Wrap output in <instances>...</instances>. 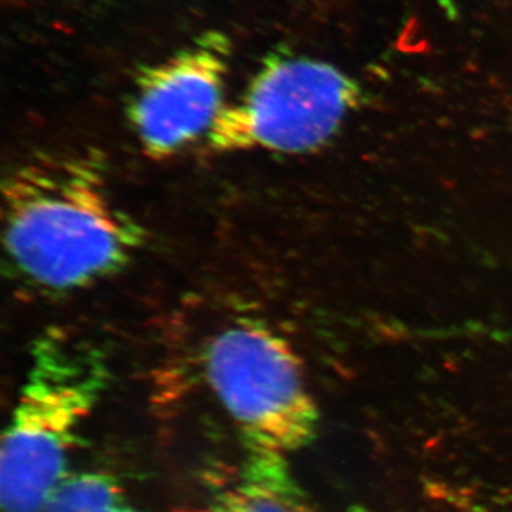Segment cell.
Segmentation results:
<instances>
[{
	"label": "cell",
	"mask_w": 512,
	"mask_h": 512,
	"mask_svg": "<svg viewBox=\"0 0 512 512\" xmlns=\"http://www.w3.org/2000/svg\"><path fill=\"white\" fill-rule=\"evenodd\" d=\"M229 59L228 36L207 32L138 73L127 113L147 157L167 160L208 137L225 109Z\"/></svg>",
	"instance_id": "5b68a950"
},
{
	"label": "cell",
	"mask_w": 512,
	"mask_h": 512,
	"mask_svg": "<svg viewBox=\"0 0 512 512\" xmlns=\"http://www.w3.org/2000/svg\"><path fill=\"white\" fill-rule=\"evenodd\" d=\"M117 512H141V511H136V510H131V508H123L121 507L119 511Z\"/></svg>",
	"instance_id": "ba28073f"
},
{
	"label": "cell",
	"mask_w": 512,
	"mask_h": 512,
	"mask_svg": "<svg viewBox=\"0 0 512 512\" xmlns=\"http://www.w3.org/2000/svg\"><path fill=\"white\" fill-rule=\"evenodd\" d=\"M146 232L111 194L96 151L37 154L3 184V244L35 288L70 292L126 268Z\"/></svg>",
	"instance_id": "6da1fadb"
},
{
	"label": "cell",
	"mask_w": 512,
	"mask_h": 512,
	"mask_svg": "<svg viewBox=\"0 0 512 512\" xmlns=\"http://www.w3.org/2000/svg\"><path fill=\"white\" fill-rule=\"evenodd\" d=\"M202 366L248 451L289 456L315 439L318 406L301 359L276 330L256 320L231 323L208 340Z\"/></svg>",
	"instance_id": "3957f363"
},
{
	"label": "cell",
	"mask_w": 512,
	"mask_h": 512,
	"mask_svg": "<svg viewBox=\"0 0 512 512\" xmlns=\"http://www.w3.org/2000/svg\"><path fill=\"white\" fill-rule=\"evenodd\" d=\"M212 512H311L288 456L248 451L237 483L218 497Z\"/></svg>",
	"instance_id": "8992f818"
},
{
	"label": "cell",
	"mask_w": 512,
	"mask_h": 512,
	"mask_svg": "<svg viewBox=\"0 0 512 512\" xmlns=\"http://www.w3.org/2000/svg\"><path fill=\"white\" fill-rule=\"evenodd\" d=\"M120 500L117 478L92 471L64 478L39 512H117Z\"/></svg>",
	"instance_id": "52a82bcc"
},
{
	"label": "cell",
	"mask_w": 512,
	"mask_h": 512,
	"mask_svg": "<svg viewBox=\"0 0 512 512\" xmlns=\"http://www.w3.org/2000/svg\"><path fill=\"white\" fill-rule=\"evenodd\" d=\"M362 103L348 73L308 56L266 57L207 137L214 153L308 154L328 146Z\"/></svg>",
	"instance_id": "277c9868"
},
{
	"label": "cell",
	"mask_w": 512,
	"mask_h": 512,
	"mask_svg": "<svg viewBox=\"0 0 512 512\" xmlns=\"http://www.w3.org/2000/svg\"><path fill=\"white\" fill-rule=\"evenodd\" d=\"M109 382L103 355L64 333L36 343L0 448L3 512H39L69 476L83 421Z\"/></svg>",
	"instance_id": "7a4b0ae2"
}]
</instances>
